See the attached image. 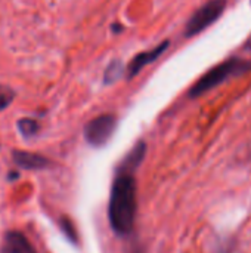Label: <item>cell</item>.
<instances>
[{
    "label": "cell",
    "instance_id": "cell-1",
    "mask_svg": "<svg viewBox=\"0 0 251 253\" xmlns=\"http://www.w3.org/2000/svg\"><path fill=\"white\" fill-rule=\"evenodd\" d=\"M138 188L136 179L132 173L117 172L111 187V196L108 203V219L112 231L126 237L130 236L135 228V219L138 212Z\"/></svg>",
    "mask_w": 251,
    "mask_h": 253
},
{
    "label": "cell",
    "instance_id": "cell-2",
    "mask_svg": "<svg viewBox=\"0 0 251 253\" xmlns=\"http://www.w3.org/2000/svg\"><path fill=\"white\" fill-rule=\"evenodd\" d=\"M251 71V61L241 59V58H229L219 65L210 68L204 76H201L195 84L189 89L191 98L203 96L204 93L213 90L219 84L225 83L229 79L240 77L243 74H247Z\"/></svg>",
    "mask_w": 251,
    "mask_h": 253
},
{
    "label": "cell",
    "instance_id": "cell-3",
    "mask_svg": "<svg viewBox=\"0 0 251 253\" xmlns=\"http://www.w3.org/2000/svg\"><path fill=\"white\" fill-rule=\"evenodd\" d=\"M226 0H209L200 9L194 12V15L188 19L185 27V37H194L203 33L206 28L213 25L225 12Z\"/></svg>",
    "mask_w": 251,
    "mask_h": 253
},
{
    "label": "cell",
    "instance_id": "cell-4",
    "mask_svg": "<svg viewBox=\"0 0 251 253\" xmlns=\"http://www.w3.org/2000/svg\"><path fill=\"white\" fill-rule=\"evenodd\" d=\"M117 116L115 114H101L84 126L83 135L89 145L101 148L108 144L117 129Z\"/></svg>",
    "mask_w": 251,
    "mask_h": 253
},
{
    "label": "cell",
    "instance_id": "cell-5",
    "mask_svg": "<svg viewBox=\"0 0 251 253\" xmlns=\"http://www.w3.org/2000/svg\"><path fill=\"white\" fill-rule=\"evenodd\" d=\"M169 44H170V42H169V40H164V42H161L158 46H155L154 49L138 53V55L130 61V64H129L127 70H126V73H127V79L130 80V79L136 77V76H138V74L145 68V67H148L149 64L155 62V61H157V59H158V58H160V56L167 50Z\"/></svg>",
    "mask_w": 251,
    "mask_h": 253
},
{
    "label": "cell",
    "instance_id": "cell-6",
    "mask_svg": "<svg viewBox=\"0 0 251 253\" xmlns=\"http://www.w3.org/2000/svg\"><path fill=\"white\" fill-rule=\"evenodd\" d=\"M12 159L18 168L25 170H43L50 166V160L46 159L44 156L37 153L22 151V150L12 151Z\"/></svg>",
    "mask_w": 251,
    "mask_h": 253
},
{
    "label": "cell",
    "instance_id": "cell-7",
    "mask_svg": "<svg viewBox=\"0 0 251 253\" xmlns=\"http://www.w3.org/2000/svg\"><path fill=\"white\" fill-rule=\"evenodd\" d=\"M0 253H37V251L22 233L7 231L3 237Z\"/></svg>",
    "mask_w": 251,
    "mask_h": 253
},
{
    "label": "cell",
    "instance_id": "cell-8",
    "mask_svg": "<svg viewBox=\"0 0 251 253\" xmlns=\"http://www.w3.org/2000/svg\"><path fill=\"white\" fill-rule=\"evenodd\" d=\"M145 154H146V144H145V141H139V142L126 154V157L121 160V163L118 165L117 172L135 175L136 169L142 165V162H143V159H145Z\"/></svg>",
    "mask_w": 251,
    "mask_h": 253
},
{
    "label": "cell",
    "instance_id": "cell-9",
    "mask_svg": "<svg viewBox=\"0 0 251 253\" xmlns=\"http://www.w3.org/2000/svg\"><path fill=\"white\" fill-rule=\"evenodd\" d=\"M40 129V123L36 119H30V117H24L21 120H18V130L24 138H33L38 133Z\"/></svg>",
    "mask_w": 251,
    "mask_h": 253
},
{
    "label": "cell",
    "instance_id": "cell-10",
    "mask_svg": "<svg viewBox=\"0 0 251 253\" xmlns=\"http://www.w3.org/2000/svg\"><path fill=\"white\" fill-rule=\"evenodd\" d=\"M59 227H61V231L64 233V236L68 239V242L71 245H78V233H77V228H75L71 218L62 216L59 219Z\"/></svg>",
    "mask_w": 251,
    "mask_h": 253
},
{
    "label": "cell",
    "instance_id": "cell-11",
    "mask_svg": "<svg viewBox=\"0 0 251 253\" xmlns=\"http://www.w3.org/2000/svg\"><path fill=\"white\" fill-rule=\"evenodd\" d=\"M123 71H124L123 64H121L120 61H117V59L112 61V62L107 67V70H105L104 83H105V84H111V83L117 82V80L120 79V76L123 74Z\"/></svg>",
    "mask_w": 251,
    "mask_h": 253
},
{
    "label": "cell",
    "instance_id": "cell-12",
    "mask_svg": "<svg viewBox=\"0 0 251 253\" xmlns=\"http://www.w3.org/2000/svg\"><path fill=\"white\" fill-rule=\"evenodd\" d=\"M13 98H15V92L6 84H0V113L13 101Z\"/></svg>",
    "mask_w": 251,
    "mask_h": 253
},
{
    "label": "cell",
    "instance_id": "cell-13",
    "mask_svg": "<svg viewBox=\"0 0 251 253\" xmlns=\"http://www.w3.org/2000/svg\"><path fill=\"white\" fill-rule=\"evenodd\" d=\"M216 253H232V245L231 242H222L219 245V249Z\"/></svg>",
    "mask_w": 251,
    "mask_h": 253
},
{
    "label": "cell",
    "instance_id": "cell-14",
    "mask_svg": "<svg viewBox=\"0 0 251 253\" xmlns=\"http://www.w3.org/2000/svg\"><path fill=\"white\" fill-rule=\"evenodd\" d=\"M243 49H244L246 52H249V53H251V34H250V37H249V39L246 40V43H244Z\"/></svg>",
    "mask_w": 251,
    "mask_h": 253
}]
</instances>
